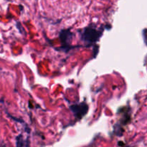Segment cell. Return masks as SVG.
I'll return each mask as SVG.
<instances>
[{
    "label": "cell",
    "instance_id": "7a4b0ae2",
    "mask_svg": "<svg viewBox=\"0 0 147 147\" xmlns=\"http://www.w3.org/2000/svg\"><path fill=\"white\" fill-rule=\"evenodd\" d=\"M70 110L73 112V113L77 116L78 115V118H81L86 113L88 110V106L86 104L82 103L78 105H73L70 107Z\"/></svg>",
    "mask_w": 147,
    "mask_h": 147
},
{
    "label": "cell",
    "instance_id": "6da1fadb",
    "mask_svg": "<svg viewBox=\"0 0 147 147\" xmlns=\"http://www.w3.org/2000/svg\"><path fill=\"white\" fill-rule=\"evenodd\" d=\"M100 35H101L100 32L98 31L97 30L94 28L87 27V28L85 29L82 37L86 41L89 42V43H94V42H96L98 40V38Z\"/></svg>",
    "mask_w": 147,
    "mask_h": 147
}]
</instances>
